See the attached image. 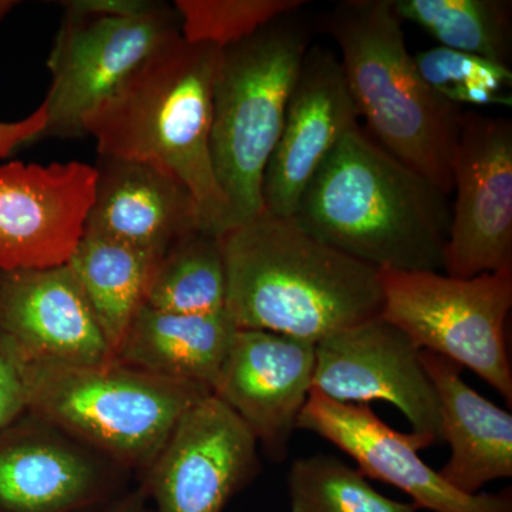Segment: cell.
Instances as JSON below:
<instances>
[{"label":"cell","instance_id":"30bf717a","mask_svg":"<svg viewBox=\"0 0 512 512\" xmlns=\"http://www.w3.org/2000/svg\"><path fill=\"white\" fill-rule=\"evenodd\" d=\"M258 470L254 434L211 393L178 420L140 487L156 512H224Z\"/></svg>","mask_w":512,"mask_h":512},{"label":"cell","instance_id":"3957f363","mask_svg":"<svg viewBox=\"0 0 512 512\" xmlns=\"http://www.w3.org/2000/svg\"><path fill=\"white\" fill-rule=\"evenodd\" d=\"M221 49L177 37L157 50L84 121L99 156L154 161L191 191L201 227L228 231L210 151L212 89Z\"/></svg>","mask_w":512,"mask_h":512},{"label":"cell","instance_id":"5b68a950","mask_svg":"<svg viewBox=\"0 0 512 512\" xmlns=\"http://www.w3.org/2000/svg\"><path fill=\"white\" fill-rule=\"evenodd\" d=\"M299 12L221 49L212 89L210 151L227 201L228 229L264 211L266 164L281 136L286 104L315 30Z\"/></svg>","mask_w":512,"mask_h":512},{"label":"cell","instance_id":"8fae6325","mask_svg":"<svg viewBox=\"0 0 512 512\" xmlns=\"http://www.w3.org/2000/svg\"><path fill=\"white\" fill-rule=\"evenodd\" d=\"M130 471L39 414L0 431V512H86L128 490Z\"/></svg>","mask_w":512,"mask_h":512},{"label":"cell","instance_id":"f1b7e54d","mask_svg":"<svg viewBox=\"0 0 512 512\" xmlns=\"http://www.w3.org/2000/svg\"><path fill=\"white\" fill-rule=\"evenodd\" d=\"M86 512H156L148 500L146 491L138 485L134 490H126L124 493L111 498L107 503Z\"/></svg>","mask_w":512,"mask_h":512},{"label":"cell","instance_id":"6da1fadb","mask_svg":"<svg viewBox=\"0 0 512 512\" xmlns=\"http://www.w3.org/2000/svg\"><path fill=\"white\" fill-rule=\"evenodd\" d=\"M450 195L357 126L320 165L295 218L323 244L376 269H444Z\"/></svg>","mask_w":512,"mask_h":512},{"label":"cell","instance_id":"9c48e42d","mask_svg":"<svg viewBox=\"0 0 512 512\" xmlns=\"http://www.w3.org/2000/svg\"><path fill=\"white\" fill-rule=\"evenodd\" d=\"M444 269L451 278L512 271V123L464 110L453 160Z\"/></svg>","mask_w":512,"mask_h":512},{"label":"cell","instance_id":"7c38bea8","mask_svg":"<svg viewBox=\"0 0 512 512\" xmlns=\"http://www.w3.org/2000/svg\"><path fill=\"white\" fill-rule=\"evenodd\" d=\"M312 390L340 403L383 400L397 407L429 446L444 443L439 399L420 350L382 316L316 343Z\"/></svg>","mask_w":512,"mask_h":512},{"label":"cell","instance_id":"52a82bcc","mask_svg":"<svg viewBox=\"0 0 512 512\" xmlns=\"http://www.w3.org/2000/svg\"><path fill=\"white\" fill-rule=\"evenodd\" d=\"M47 67L42 138L84 136V121L148 57L181 36L174 5L153 0H67Z\"/></svg>","mask_w":512,"mask_h":512},{"label":"cell","instance_id":"d4e9b609","mask_svg":"<svg viewBox=\"0 0 512 512\" xmlns=\"http://www.w3.org/2000/svg\"><path fill=\"white\" fill-rule=\"evenodd\" d=\"M413 59L423 82L454 106L512 104L510 67L441 46L423 50Z\"/></svg>","mask_w":512,"mask_h":512},{"label":"cell","instance_id":"f546056e","mask_svg":"<svg viewBox=\"0 0 512 512\" xmlns=\"http://www.w3.org/2000/svg\"><path fill=\"white\" fill-rule=\"evenodd\" d=\"M16 5L18 2H13V0H0V22L12 12Z\"/></svg>","mask_w":512,"mask_h":512},{"label":"cell","instance_id":"ac0fdd59","mask_svg":"<svg viewBox=\"0 0 512 512\" xmlns=\"http://www.w3.org/2000/svg\"><path fill=\"white\" fill-rule=\"evenodd\" d=\"M96 192L84 234L163 259L178 239L202 229L191 191L154 161L99 156Z\"/></svg>","mask_w":512,"mask_h":512},{"label":"cell","instance_id":"277c9868","mask_svg":"<svg viewBox=\"0 0 512 512\" xmlns=\"http://www.w3.org/2000/svg\"><path fill=\"white\" fill-rule=\"evenodd\" d=\"M315 28L338 45L350 94L372 137L444 194H453L464 110L421 79L393 0H345L320 16Z\"/></svg>","mask_w":512,"mask_h":512},{"label":"cell","instance_id":"484cf974","mask_svg":"<svg viewBox=\"0 0 512 512\" xmlns=\"http://www.w3.org/2000/svg\"><path fill=\"white\" fill-rule=\"evenodd\" d=\"M303 0H175L181 36L220 49L254 35L268 23L298 12Z\"/></svg>","mask_w":512,"mask_h":512},{"label":"cell","instance_id":"ffe728a7","mask_svg":"<svg viewBox=\"0 0 512 512\" xmlns=\"http://www.w3.org/2000/svg\"><path fill=\"white\" fill-rule=\"evenodd\" d=\"M237 330L227 311L183 315L143 306L116 360L164 379L201 384L212 392Z\"/></svg>","mask_w":512,"mask_h":512},{"label":"cell","instance_id":"7a4b0ae2","mask_svg":"<svg viewBox=\"0 0 512 512\" xmlns=\"http://www.w3.org/2000/svg\"><path fill=\"white\" fill-rule=\"evenodd\" d=\"M221 239L225 311L238 329L316 345L382 313L379 269L323 244L293 217L262 211Z\"/></svg>","mask_w":512,"mask_h":512},{"label":"cell","instance_id":"4fadbf2b","mask_svg":"<svg viewBox=\"0 0 512 512\" xmlns=\"http://www.w3.org/2000/svg\"><path fill=\"white\" fill-rule=\"evenodd\" d=\"M94 165L0 167V269L66 265L86 229L96 192Z\"/></svg>","mask_w":512,"mask_h":512},{"label":"cell","instance_id":"5bb4252c","mask_svg":"<svg viewBox=\"0 0 512 512\" xmlns=\"http://www.w3.org/2000/svg\"><path fill=\"white\" fill-rule=\"evenodd\" d=\"M298 429L311 431L352 457L365 477L399 488L416 510L431 512H512L511 488L498 494L467 495L451 487L421 460L430 447L417 434L387 426L369 404L340 403L311 390Z\"/></svg>","mask_w":512,"mask_h":512},{"label":"cell","instance_id":"8992f818","mask_svg":"<svg viewBox=\"0 0 512 512\" xmlns=\"http://www.w3.org/2000/svg\"><path fill=\"white\" fill-rule=\"evenodd\" d=\"M29 410L130 473L156 460L183 414L211 394L117 362L93 367L28 365Z\"/></svg>","mask_w":512,"mask_h":512},{"label":"cell","instance_id":"cb8c5ba5","mask_svg":"<svg viewBox=\"0 0 512 512\" xmlns=\"http://www.w3.org/2000/svg\"><path fill=\"white\" fill-rule=\"evenodd\" d=\"M291 512H417L390 500L366 477L332 456L299 458L288 473Z\"/></svg>","mask_w":512,"mask_h":512},{"label":"cell","instance_id":"e0dca14e","mask_svg":"<svg viewBox=\"0 0 512 512\" xmlns=\"http://www.w3.org/2000/svg\"><path fill=\"white\" fill-rule=\"evenodd\" d=\"M0 338L26 365L93 367L116 359L67 265L0 269Z\"/></svg>","mask_w":512,"mask_h":512},{"label":"cell","instance_id":"ba28073f","mask_svg":"<svg viewBox=\"0 0 512 512\" xmlns=\"http://www.w3.org/2000/svg\"><path fill=\"white\" fill-rule=\"evenodd\" d=\"M382 316L419 350L466 366L512 406V370L505 323L512 271L451 278L434 271L379 269Z\"/></svg>","mask_w":512,"mask_h":512},{"label":"cell","instance_id":"d6986e66","mask_svg":"<svg viewBox=\"0 0 512 512\" xmlns=\"http://www.w3.org/2000/svg\"><path fill=\"white\" fill-rule=\"evenodd\" d=\"M420 359L439 399L444 441L451 447L440 476L467 495L511 478L512 414L468 386L453 360L429 350H420Z\"/></svg>","mask_w":512,"mask_h":512},{"label":"cell","instance_id":"83f0119b","mask_svg":"<svg viewBox=\"0 0 512 512\" xmlns=\"http://www.w3.org/2000/svg\"><path fill=\"white\" fill-rule=\"evenodd\" d=\"M46 109L40 104L26 119L19 121H0V158L12 156L26 144L37 143L46 128Z\"/></svg>","mask_w":512,"mask_h":512},{"label":"cell","instance_id":"9a60e30c","mask_svg":"<svg viewBox=\"0 0 512 512\" xmlns=\"http://www.w3.org/2000/svg\"><path fill=\"white\" fill-rule=\"evenodd\" d=\"M359 111L332 50L311 46L286 104L284 126L262 180L264 211L293 217L320 165L350 130Z\"/></svg>","mask_w":512,"mask_h":512},{"label":"cell","instance_id":"603a6c76","mask_svg":"<svg viewBox=\"0 0 512 512\" xmlns=\"http://www.w3.org/2000/svg\"><path fill=\"white\" fill-rule=\"evenodd\" d=\"M399 19L419 25L441 47L510 67L512 3L505 0H393Z\"/></svg>","mask_w":512,"mask_h":512},{"label":"cell","instance_id":"7402d4cb","mask_svg":"<svg viewBox=\"0 0 512 512\" xmlns=\"http://www.w3.org/2000/svg\"><path fill=\"white\" fill-rule=\"evenodd\" d=\"M227 289L222 239L197 229L165 252L151 279L146 306L183 315L222 312Z\"/></svg>","mask_w":512,"mask_h":512},{"label":"cell","instance_id":"4316f807","mask_svg":"<svg viewBox=\"0 0 512 512\" xmlns=\"http://www.w3.org/2000/svg\"><path fill=\"white\" fill-rule=\"evenodd\" d=\"M29 410L28 365L0 338V431Z\"/></svg>","mask_w":512,"mask_h":512},{"label":"cell","instance_id":"44dd1931","mask_svg":"<svg viewBox=\"0 0 512 512\" xmlns=\"http://www.w3.org/2000/svg\"><path fill=\"white\" fill-rule=\"evenodd\" d=\"M161 259L111 239L84 234L67 262L114 356L146 306Z\"/></svg>","mask_w":512,"mask_h":512},{"label":"cell","instance_id":"2e32d148","mask_svg":"<svg viewBox=\"0 0 512 512\" xmlns=\"http://www.w3.org/2000/svg\"><path fill=\"white\" fill-rule=\"evenodd\" d=\"M313 370V343L238 329L212 393L247 424L265 453L282 463L311 393Z\"/></svg>","mask_w":512,"mask_h":512}]
</instances>
